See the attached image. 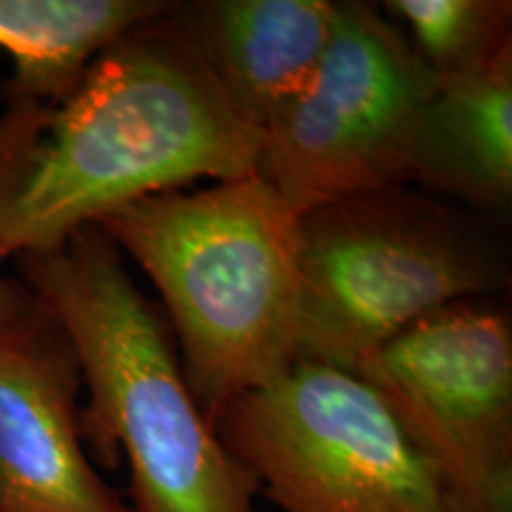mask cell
Returning a JSON list of instances; mask_svg holds the SVG:
<instances>
[{
	"label": "cell",
	"instance_id": "6da1fadb",
	"mask_svg": "<svg viewBox=\"0 0 512 512\" xmlns=\"http://www.w3.org/2000/svg\"><path fill=\"white\" fill-rule=\"evenodd\" d=\"M261 131L204 67L178 3L110 43L55 100L0 112V252H48L195 181L256 174Z\"/></svg>",
	"mask_w": 512,
	"mask_h": 512
},
{
	"label": "cell",
	"instance_id": "7a4b0ae2",
	"mask_svg": "<svg viewBox=\"0 0 512 512\" xmlns=\"http://www.w3.org/2000/svg\"><path fill=\"white\" fill-rule=\"evenodd\" d=\"M19 283L72 344L88 389V458L131 467L133 512H259V484L192 396L169 325L95 226L48 252L12 256Z\"/></svg>",
	"mask_w": 512,
	"mask_h": 512
},
{
	"label": "cell",
	"instance_id": "3957f363",
	"mask_svg": "<svg viewBox=\"0 0 512 512\" xmlns=\"http://www.w3.org/2000/svg\"><path fill=\"white\" fill-rule=\"evenodd\" d=\"M95 228L162 294L209 420L299 361V214L259 174L159 192Z\"/></svg>",
	"mask_w": 512,
	"mask_h": 512
},
{
	"label": "cell",
	"instance_id": "277c9868",
	"mask_svg": "<svg viewBox=\"0 0 512 512\" xmlns=\"http://www.w3.org/2000/svg\"><path fill=\"white\" fill-rule=\"evenodd\" d=\"M297 240L299 358L354 375L422 318L505 283L482 230L411 185L304 211Z\"/></svg>",
	"mask_w": 512,
	"mask_h": 512
},
{
	"label": "cell",
	"instance_id": "5b68a950",
	"mask_svg": "<svg viewBox=\"0 0 512 512\" xmlns=\"http://www.w3.org/2000/svg\"><path fill=\"white\" fill-rule=\"evenodd\" d=\"M209 422L283 512H460L387 401L347 370L299 358Z\"/></svg>",
	"mask_w": 512,
	"mask_h": 512
},
{
	"label": "cell",
	"instance_id": "8992f818",
	"mask_svg": "<svg viewBox=\"0 0 512 512\" xmlns=\"http://www.w3.org/2000/svg\"><path fill=\"white\" fill-rule=\"evenodd\" d=\"M437 83L380 5L335 3L316 74L261 133L256 174L297 214L408 185L415 128Z\"/></svg>",
	"mask_w": 512,
	"mask_h": 512
},
{
	"label": "cell",
	"instance_id": "52a82bcc",
	"mask_svg": "<svg viewBox=\"0 0 512 512\" xmlns=\"http://www.w3.org/2000/svg\"><path fill=\"white\" fill-rule=\"evenodd\" d=\"M460 512H512V330L494 306L422 318L363 366Z\"/></svg>",
	"mask_w": 512,
	"mask_h": 512
},
{
	"label": "cell",
	"instance_id": "ba28073f",
	"mask_svg": "<svg viewBox=\"0 0 512 512\" xmlns=\"http://www.w3.org/2000/svg\"><path fill=\"white\" fill-rule=\"evenodd\" d=\"M81 370L34 294L0 323V512H133L88 458Z\"/></svg>",
	"mask_w": 512,
	"mask_h": 512
},
{
	"label": "cell",
	"instance_id": "9c48e42d",
	"mask_svg": "<svg viewBox=\"0 0 512 512\" xmlns=\"http://www.w3.org/2000/svg\"><path fill=\"white\" fill-rule=\"evenodd\" d=\"M178 17L235 112L264 133L316 74L335 0H202Z\"/></svg>",
	"mask_w": 512,
	"mask_h": 512
},
{
	"label": "cell",
	"instance_id": "30bf717a",
	"mask_svg": "<svg viewBox=\"0 0 512 512\" xmlns=\"http://www.w3.org/2000/svg\"><path fill=\"white\" fill-rule=\"evenodd\" d=\"M408 185L477 209L512 197V48L439 79L415 128Z\"/></svg>",
	"mask_w": 512,
	"mask_h": 512
},
{
	"label": "cell",
	"instance_id": "8fae6325",
	"mask_svg": "<svg viewBox=\"0 0 512 512\" xmlns=\"http://www.w3.org/2000/svg\"><path fill=\"white\" fill-rule=\"evenodd\" d=\"M174 3L164 0H0V50L15 72L3 100H55L110 43Z\"/></svg>",
	"mask_w": 512,
	"mask_h": 512
},
{
	"label": "cell",
	"instance_id": "7c38bea8",
	"mask_svg": "<svg viewBox=\"0 0 512 512\" xmlns=\"http://www.w3.org/2000/svg\"><path fill=\"white\" fill-rule=\"evenodd\" d=\"M382 12L437 79L475 72L512 48L510 0H387Z\"/></svg>",
	"mask_w": 512,
	"mask_h": 512
},
{
	"label": "cell",
	"instance_id": "4fadbf2b",
	"mask_svg": "<svg viewBox=\"0 0 512 512\" xmlns=\"http://www.w3.org/2000/svg\"><path fill=\"white\" fill-rule=\"evenodd\" d=\"M5 256L0 252V268L5 264ZM29 299V290L24 287L19 280H10V278H3V273H0V323H3L5 318H10L12 313H15L19 306Z\"/></svg>",
	"mask_w": 512,
	"mask_h": 512
}]
</instances>
